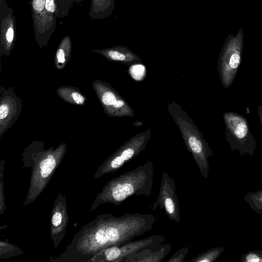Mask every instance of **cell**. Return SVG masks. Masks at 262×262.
Listing matches in <instances>:
<instances>
[{
  "label": "cell",
  "mask_w": 262,
  "mask_h": 262,
  "mask_svg": "<svg viewBox=\"0 0 262 262\" xmlns=\"http://www.w3.org/2000/svg\"><path fill=\"white\" fill-rule=\"evenodd\" d=\"M56 165V161L53 156L49 155L40 164L41 175L43 178H47L53 171Z\"/></svg>",
  "instance_id": "ba28073f"
},
{
  "label": "cell",
  "mask_w": 262,
  "mask_h": 262,
  "mask_svg": "<svg viewBox=\"0 0 262 262\" xmlns=\"http://www.w3.org/2000/svg\"><path fill=\"white\" fill-rule=\"evenodd\" d=\"M225 249V248L223 246L215 247L211 248L201 254L197 258L196 261L200 262H213L218 258Z\"/></svg>",
  "instance_id": "52a82bcc"
},
{
  "label": "cell",
  "mask_w": 262,
  "mask_h": 262,
  "mask_svg": "<svg viewBox=\"0 0 262 262\" xmlns=\"http://www.w3.org/2000/svg\"><path fill=\"white\" fill-rule=\"evenodd\" d=\"M121 250L117 247H112L106 250L105 256L107 260H114L121 255Z\"/></svg>",
  "instance_id": "8fae6325"
},
{
  "label": "cell",
  "mask_w": 262,
  "mask_h": 262,
  "mask_svg": "<svg viewBox=\"0 0 262 262\" xmlns=\"http://www.w3.org/2000/svg\"><path fill=\"white\" fill-rule=\"evenodd\" d=\"M244 49V33L239 28L235 35L225 39L218 58L217 70L222 86L228 88L232 84L241 65Z\"/></svg>",
  "instance_id": "7a4b0ae2"
},
{
  "label": "cell",
  "mask_w": 262,
  "mask_h": 262,
  "mask_svg": "<svg viewBox=\"0 0 262 262\" xmlns=\"http://www.w3.org/2000/svg\"><path fill=\"white\" fill-rule=\"evenodd\" d=\"M225 127V138L232 151L241 156L248 154L252 157L256 149V140L247 119L235 112H226L223 115Z\"/></svg>",
  "instance_id": "3957f363"
},
{
  "label": "cell",
  "mask_w": 262,
  "mask_h": 262,
  "mask_svg": "<svg viewBox=\"0 0 262 262\" xmlns=\"http://www.w3.org/2000/svg\"><path fill=\"white\" fill-rule=\"evenodd\" d=\"M72 97L77 104H82L84 102V100L83 97L78 93H73L72 95Z\"/></svg>",
  "instance_id": "2e32d148"
},
{
  "label": "cell",
  "mask_w": 262,
  "mask_h": 262,
  "mask_svg": "<svg viewBox=\"0 0 262 262\" xmlns=\"http://www.w3.org/2000/svg\"><path fill=\"white\" fill-rule=\"evenodd\" d=\"M250 208L258 214L262 213V190L247 193L244 197Z\"/></svg>",
  "instance_id": "8992f818"
},
{
  "label": "cell",
  "mask_w": 262,
  "mask_h": 262,
  "mask_svg": "<svg viewBox=\"0 0 262 262\" xmlns=\"http://www.w3.org/2000/svg\"><path fill=\"white\" fill-rule=\"evenodd\" d=\"M167 109L180 130L188 150L200 166L202 174L207 178L209 170L208 158L213 156L208 143L191 118L179 104L172 101L168 104Z\"/></svg>",
  "instance_id": "6da1fadb"
},
{
  "label": "cell",
  "mask_w": 262,
  "mask_h": 262,
  "mask_svg": "<svg viewBox=\"0 0 262 262\" xmlns=\"http://www.w3.org/2000/svg\"><path fill=\"white\" fill-rule=\"evenodd\" d=\"M46 9L51 12L55 11V8L53 0H46L45 3Z\"/></svg>",
  "instance_id": "e0dca14e"
},
{
  "label": "cell",
  "mask_w": 262,
  "mask_h": 262,
  "mask_svg": "<svg viewBox=\"0 0 262 262\" xmlns=\"http://www.w3.org/2000/svg\"><path fill=\"white\" fill-rule=\"evenodd\" d=\"M57 58L58 61L60 63H63L65 61L64 53L63 50L59 49L57 52Z\"/></svg>",
  "instance_id": "ac0fdd59"
},
{
  "label": "cell",
  "mask_w": 262,
  "mask_h": 262,
  "mask_svg": "<svg viewBox=\"0 0 262 262\" xmlns=\"http://www.w3.org/2000/svg\"><path fill=\"white\" fill-rule=\"evenodd\" d=\"M6 38L8 41L11 42L12 41L13 38V30L12 28H10L7 30L6 33Z\"/></svg>",
  "instance_id": "d6986e66"
},
{
  "label": "cell",
  "mask_w": 262,
  "mask_h": 262,
  "mask_svg": "<svg viewBox=\"0 0 262 262\" xmlns=\"http://www.w3.org/2000/svg\"><path fill=\"white\" fill-rule=\"evenodd\" d=\"M62 216L60 213L56 212L53 216L52 222L54 226H57L59 225L61 222Z\"/></svg>",
  "instance_id": "5bb4252c"
},
{
  "label": "cell",
  "mask_w": 262,
  "mask_h": 262,
  "mask_svg": "<svg viewBox=\"0 0 262 262\" xmlns=\"http://www.w3.org/2000/svg\"><path fill=\"white\" fill-rule=\"evenodd\" d=\"M165 209L169 214H173L175 211V204L172 199L167 198L164 201Z\"/></svg>",
  "instance_id": "7c38bea8"
},
{
  "label": "cell",
  "mask_w": 262,
  "mask_h": 262,
  "mask_svg": "<svg viewBox=\"0 0 262 262\" xmlns=\"http://www.w3.org/2000/svg\"><path fill=\"white\" fill-rule=\"evenodd\" d=\"M257 113L260 119L261 125L262 127V104H260L257 108Z\"/></svg>",
  "instance_id": "ffe728a7"
},
{
  "label": "cell",
  "mask_w": 262,
  "mask_h": 262,
  "mask_svg": "<svg viewBox=\"0 0 262 262\" xmlns=\"http://www.w3.org/2000/svg\"><path fill=\"white\" fill-rule=\"evenodd\" d=\"M135 180H127L126 182L119 183L112 189V196L114 199L118 202L122 201L127 197L137 192V184Z\"/></svg>",
  "instance_id": "5b68a950"
},
{
  "label": "cell",
  "mask_w": 262,
  "mask_h": 262,
  "mask_svg": "<svg viewBox=\"0 0 262 262\" xmlns=\"http://www.w3.org/2000/svg\"><path fill=\"white\" fill-rule=\"evenodd\" d=\"M45 0H33V7L37 11H41L45 4Z\"/></svg>",
  "instance_id": "4fadbf2b"
},
{
  "label": "cell",
  "mask_w": 262,
  "mask_h": 262,
  "mask_svg": "<svg viewBox=\"0 0 262 262\" xmlns=\"http://www.w3.org/2000/svg\"><path fill=\"white\" fill-rule=\"evenodd\" d=\"M129 73L132 77L136 80H141L142 77L145 75V67L142 63L131 65Z\"/></svg>",
  "instance_id": "30bf717a"
},
{
  "label": "cell",
  "mask_w": 262,
  "mask_h": 262,
  "mask_svg": "<svg viewBox=\"0 0 262 262\" xmlns=\"http://www.w3.org/2000/svg\"><path fill=\"white\" fill-rule=\"evenodd\" d=\"M241 262H262V250H249L241 257Z\"/></svg>",
  "instance_id": "9c48e42d"
},
{
  "label": "cell",
  "mask_w": 262,
  "mask_h": 262,
  "mask_svg": "<svg viewBox=\"0 0 262 262\" xmlns=\"http://www.w3.org/2000/svg\"><path fill=\"white\" fill-rule=\"evenodd\" d=\"M107 55L112 60L127 65L142 63L140 57L126 47L119 46L111 49L108 51Z\"/></svg>",
  "instance_id": "277c9868"
},
{
  "label": "cell",
  "mask_w": 262,
  "mask_h": 262,
  "mask_svg": "<svg viewBox=\"0 0 262 262\" xmlns=\"http://www.w3.org/2000/svg\"><path fill=\"white\" fill-rule=\"evenodd\" d=\"M143 124L142 122L136 121L135 123L133 124V125L135 126H141L143 125Z\"/></svg>",
  "instance_id": "44dd1931"
},
{
  "label": "cell",
  "mask_w": 262,
  "mask_h": 262,
  "mask_svg": "<svg viewBox=\"0 0 262 262\" xmlns=\"http://www.w3.org/2000/svg\"><path fill=\"white\" fill-rule=\"evenodd\" d=\"M9 112V108L6 104H2L0 106V119L5 118Z\"/></svg>",
  "instance_id": "9a60e30c"
}]
</instances>
